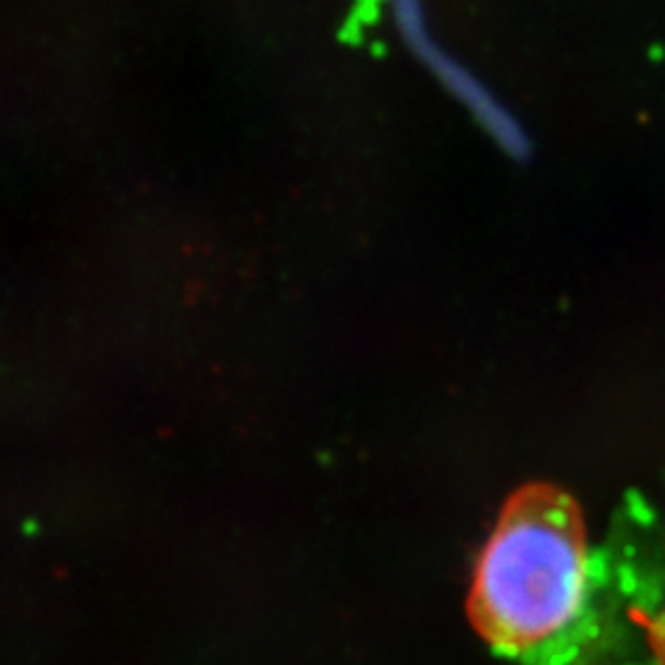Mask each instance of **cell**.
I'll list each match as a JSON object with an SVG mask.
<instances>
[{
  "label": "cell",
  "mask_w": 665,
  "mask_h": 665,
  "mask_svg": "<svg viewBox=\"0 0 665 665\" xmlns=\"http://www.w3.org/2000/svg\"><path fill=\"white\" fill-rule=\"evenodd\" d=\"M592 560L577 525L555 503L518 505L476 562L471 619L505 653L565 636L587 609Z\"/></svg>",
  "instance_id": "1"
},
{
  "label": "cell",
  "mask_w": 665,
  "mask_h": 665,
  "mask_svg": "<svg viewBox=\"0 0 665 665\" xmlns=\"http://www.w3.org/2000/svg\"><path fill=\"white\" fill-rule=\"evenodd\" d=\"M648 641H651L653 658L656 665H665V606L661 614L648 624Z\"/></svg>",
  "instance_id": "2"
}]
</instances>
